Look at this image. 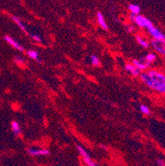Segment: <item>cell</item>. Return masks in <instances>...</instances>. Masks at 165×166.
I'll list each match as a JSON object with an SVG mask.
<instances>
[{
	"mask_svg": "<svg viewBox=\"0 0 165 166\" xmlns=\"http://www.w3.org/2000/svg\"><path fill=\"white\" fill-rule=\"evenodd\" d=\"M140 79L146 86L159 93H165V74L156 71L149 70L140 74Z\"/></svg>",
	"mask_w": 165,
	"mask_h": 166,
	"instance_id": "6da1fadb",
	"label": "cell"
},
{
	"mask_svg": "<svg viewBox=\"0 0 165 166\" xmlns=\"http://www.w3.org/2000/svg\"><path fill=\"white\" fill-rule=\"evenodd\" d=\"M130 21L134 22L137 26L142 28H149L150 26H154V24L150 20H149L148 18L144 17L142 15H135V14H130Z\"/></svg>",
	"mask_w": 165,
	"mask_h": 166,
	"instance_id": "7a4b0ae2",
	"label": "cell"
},
{
	"mask_svg": "<svg viewBox=\"0 0 165 166\" xmlns=\"http://www.w3.org/2000/svg\"><path fill=\"white\" fill-rule=\"evenodd\" d=\"M149 33L151 35L154 40H157V41H165V35L162 32V31L158 29L157 27L154 26H150L149 28L147 29Z\"/></svg>",
	"mask_w": 165,
	"mask_h": 166,
	"instance_id": "3957f363",
	"label": "cell"
},
{
	"mask_svg": "<svg viewBox=\"0 0 165 166\" xmlns=\"http://www.w3.org/2000/svg\"><path fill=\"white\" fill-rule=\"evenodd\" d=\"M151 46L157 52L160 53L162 55L165 56V41L152 40L151 41Z\"/></svg>",
	"mask_w": 165,
	"mask_h": 166,
	"instance_id": "277c9868",
	"label": "cell"
},
{
	"mask_svg": "<svg viewBox=\"0 0 165 166\" xmlns=\"http://www.w3.org/2000/svg\"><path fill=\"white\" fill-rule=\"evenodd\" d=\"M27 153L31 155H32V156H40V155L46 156V155H50V151L46 149L28 148L27 149Z\"/></svg>",
	"mask_w": 165,
	"mask_h": 166,
	"instance_id": "5b68a950",
	"label": "cell"
},
{
	"mask_svg": "<svg viewBox=\"0 0 165 166\" xmlns=\"http://www.w3.org/2000/svg\"><path fill=\"white\" fill-rule=\"evenodd\" d=\"M4 40L9 44V45H11L13 47H14L15 49H17L19 51H25V49L24 47L22 46L21 44H19L17 41H15V40L12 38L11 36H4Z\"/></svg>",
	"mask_w": 165,
	"mask_h": 166,
	"instance_id": "8992f818",
	"label": "cell"
},
{
	"mask_svg": "<svg viewBox=\"0 0 165 166\" xmlns=\"http://www.w3.org/2000/svg\"><path fill=\"white\" fill-rule=\"evenodd\" d=\"M132 65L134 66H135L137 69H139L140 71H141V70H147V68L149 66V65H148L147 63L144 62V61L143 60V58H141L140 60H133Z\"/></svg>",
	"mask_w": 165,
	"mask_h": 166,
	"instance_id": "52a82bcc",
	"label": "cell"
},
{
	"mask_svg": "<svg viewBox=\"0 0 165 166\" xmlns=\"http://www.w3.org/2000/svg\"><path fill=\"white\" fill-rule=\"evenodd\" d=\"M125 69L128 73H130L133 76H139L141 74V71L139 69H137L135 66H133L132 64H126L125 66Z\"/></svg>",
	"mask_w": 165,
	"mask_h": 166,
	"instance_id": "ba28073f",
	"label": "cell"
},
{
	"mask_svg": "<svg viewBox=\"0 0 165 166\" xmlns=\"http://www.w3.org/2000/svg\"><path fill=\"white\" fill-rule=\"evenodd\" d=\"M97 22L99 23V25L102 27V29L108 30V26H107V22L105 21L104 16H103V14L101 13V12H97Z\"/></svg>",
	"mask_w": 165,
	"mask_h": 166,
	"instance_id": "9c48e42d",
	"label": "cell"
},
{
	"mask_svg": "<svg viewBox=\"0 0 165 166\" xmlns=\"http://www.w3.org/2000/svg\"><path fill=\"white\" fill-rule=\"evenodd\" d=\"M27 56L30 57V58H31L32 60H34L40 63V64H41V63L43 62L42 61V60L40 58L38 52H37L36 51H35V50H30V51H27Z\"/></svg>",
	"mask_w": 165,
	"mask_h": 166,
	"instance_id": "30bf717a",
	"label": "cell"
},
{
	"mask_svg": "<svg viewBox=\"0 0 165 166\" xmlns=\"http://www.w3.org/2000/svg\"><path fill=\"white\" fill-rule=\"evenodd\" d=\"M11 129H12V131H13V134L15 135H17V136L22 133L21 127L19 126V124H18V122H16V121L12 122V123H11Z\"/></svg>",
	"mask_w": 165,
	"mask_h": 166,
	"instance_id": "8fae6325",
	"label": "cell"
},
{
	"mask_svg": "<svg viewBox=\"0 0 165 166\" xmlns=\"http://www.w3.org/2000/svg\"><path fill=\"white\" fill-rule=\"evenodd\" d=\"M156 55L154 53H149L144 57H143V60L144 61L145 63H147L148 65H150V63H153L154 61H155L156 60Z\"/></svg>",
	"mask_w": 165,
	"mask_h": 166,
	"instance_id": "7c38bea8",
	"label": "cell"
},
{
	"mask_svg": "<svg viewBox=\"0 0 165 166\" xmlns=\"http://www.w3.org/2000/svg\"><path fill=\"white\" fill-rule=\"evenodd\" d=\"M12 18H13V20L14 21V22L19 26V28H20L22 31H23L24 32H26V33L28 32V31H27V29L26 28V26L24 25V23H22V21L20 20V18H18V17H16V16H13Z\"/></svg>",
	"mask_w": 165,
	"mask_h": 166,
	"instance_id": "4fadbf2b",
	"label": "cell"
},
{
	"mask_svg": "<svg viewBox=\"0 0 165 166\" xmlns=\"http://www.w3.org/2000/svg\"><path fill=\"white\" fill-rule=\"evenodd\" d=\"M128 9L130 10L131 14L139 15V13H140V8L139 5L137 4H130L128 6Z\"/></svg>",
	"mask_w": 165,
	"mask_h": 166,
	"instance_id": "5bb4252c",
	"label": "cell"
},
{
	"mask_svg": "<svg viewBox=\"0 0 165 166\" xmlns=\"http://www.w3.org/2000/svg\"><path fill=\"white\" fill-rule=\"evenodd\" d=\"M136 41L137 42L139 43V46H141L144 48H148L149 46V42H148L146 40H144L143 37H141L140 36H136Z\"/></svg>",
	"mask_w": 165,
	"mask_h": 166,
	"instance_id": "9a60e30c",
	"label": "cell"
},
{
	"mask_svg": "<svg viewBox=\"0 0 165 166\" xmlns=\"http://www.w3.org/2000/svg\"><path fill=\"white\" fill-rule=\"evenodd\" d=\"M76 147H77V150H78V153L80 154V155L82 156V159H83V158H86V157H88V156H90V155H88V153L87 152V150L83 148L82 146L79 145H77V146H76Z\"/></svg>",
	"mask_w": 165,
	"mask_h": 166,
	"instance_id": "2e32d148",
	"label": "cell"
},
{
	"mask_svg": "<svg viewBox=\"0 0 165 166\" xmlns=\"http://www.w3.org/2000/svg\"><path fill=\"white\" fill-rule=\"evenodd\" d=\"M90 60H91V63L92 66H100V60L98 59V57L95 56V55H92L90 56Z\"/></svg>",
	"mask_w": 165,
	"mask_h": 166,
	"instance_id": "e0dca14e",
	"label": "cell"
},
{
	"mask_svg": "<svg viewBox=\"0 0 165 166\" xmlns=\"http://www.w3.org/2000/svg\"><path fill=\"white\" fill-rule=\"evenodd\" d=\"M83 161H84L85 165H86L87 166H99L98 165H97V164H96L95 162L92 160L90 156H88V157H86V158H83Z\"/></svg>",
	"mask_w": 165,
	"mask_h": 166,
	"instance_id": "ac0fdd59",
	"label": "cell"
},
{
	"mask_svg": "<svg viewBox=\"0 0 165 166\" xmlns=\"http://www.w3.org/2000/svg\"><path fill=\"white\" fill-rule=\"evenodd\" d=\"M139 110H140V112L143 114H144V115H149V114H150V109L148 108L146 105H140V106H139Z\"/></svg>",
	"mask_w": 165,
	"mask_h": 166,
	"instance_id": "d6986e66",
	"label": "cell"
},
{
	"mask_svg": "<svg viewBox=\"0 0 165 166\" xmlns=\"http://www.w3.org/2000/svg\"><path fill=\"white\" fill-rule=\"evenodd\" d=\"M29 36H31V38L33 40L36 42H38V43H41L42 42V39L40 36L36 35V34H29Z\"/></svg>",
	"mask_w": 165,
	"mask_h": 166,
	"instance_id": "ffe728a7",
	"label": "cell"
},
{
	"mask_svg": "<svg viewBox=\"0 0 165 166\" xmlns=\"http://www.w3.org/2000/svg\"><path fill=\"white\" fill-rule=\"evenodd\" d=\"M14 61L15 63H17L18 65H23L25 63V61L22 57L19 56H17L14 57Z\"/></svg>",
	"mask_w": 165,
	"mask_h": 166,
	"instance_id": "44dd1931",
	"label": "cell"
},
{
	"mask_svg": "<svg viewBox=\"0 0 165 166\" xmlns=\"http://www.w3.org/2000/svg\"><path fill=\"white\" fill-rule=\"evenodd\" d=\"M125 28H126V31H128V32H134L135 31V26L132 24H126Z\"/></svg>",
	"mask_w": 165,
	"mask_h": 166,
	"instance_id": "7402d4cb",
	"label": "cell"
},
{
	"mask_svg": "<svg viewBox=\"0 0 165 166\" xmlns=\"http://www.w3.org/2000/svg\"><path fill=\"white\" fill-rule=\"evenodd\" d=\"M157 165L159 166H164L165 165V162L164 160H161V159H157Z\"/></svg>",
	"mask_w": 165,
	"mask_h": 166,
	"instance_id": "603a6c76",
	"label": "cell"
},
{
	"mask_svg": "<svg viewBox=\"0 0 165 166\" xmlns=\"http://www.w3.org/2000/svg\"><path fill=\"white\" fill-rule=\"evenodd\" d=\"M100 147L102 149H103V150H107V146H106V145H100Z\"/></svg>",
	"mask_w": 165,
	"mask_h": 166,
	"instance_id": "cb8c5ba5",
	"label": "cell"
}]
</instances>
